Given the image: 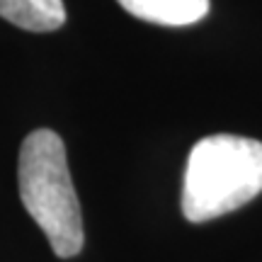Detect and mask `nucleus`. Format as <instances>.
<instances>
[{"mask_svg": "<svg viewBox=\"0 0 262 262\" xmlns=\"http://www.w3.org/2000/svg\"><path fill=\"white\" fill-rule=\"evenodd\" d=\"M262 192V141L214 134L189 150L182 182V214L204 224L245 206Z\"/></svg>", "mask_w": 262, "mask_h": 262, "instance_id": "1", "label": "nucleus"}, {"mask_svg": "<svg viewBox=\"0 0 262 262\" xmlns=\"http://www.w3.org/2000/svg\"><path fill=\"white\" fill-rule=\"evenodd\" d=\"M17 185L22 204L44 231L51 250L58 257H75L85 241L83 214L66 160V146L56 131L37 129L22 141Z\"/></svg>", "mask_w": 262, "mask_h": 262, "instance_id": "2", "label": "nucleus"}, {"mask_svg": "<svg viewBox=\"0 0 262 262\" xmlns=\"http://www.w3.org/2000/svg\"><path fill=\"white\" fill-rule=\"evenodd\" d=\"M134 17L165 25V27H187L206 17L209 0H117Z\"/></svg>", "mask_w": 262, "mask_h": 262, "instance_id": "3", "label": "nucleus"}, {"mask_svg": "<svg viewBox=\"0 0 262 262\" xmlns=\"http://www.w3.org/2000/svg\"><path fill=\"white\" fill-rule=\"evenodd\" d=\"M0 17L27 32H54L66 22L63 0H0Z\"/></svg>", "mask_w": 262, "mask_h": 262, "instance_id": "4", "label": "nucleus"}]
</instances>
